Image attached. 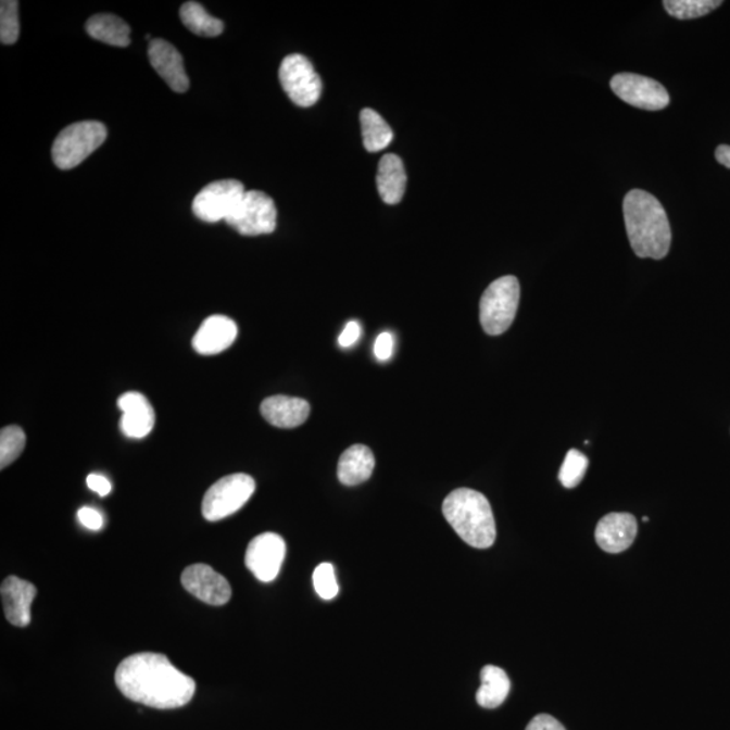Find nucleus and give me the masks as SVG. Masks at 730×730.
<instances>
[{
	"label": "nucleus",
	"mask_w": 730,
	"mask_h": 730,
	"mask_svg": "<svg viewBox=\"0 0 730 730\" xmlns=\"http://www.w3.org/2000/svg\"><path fill=\"white\" fill-rule=\"evenodd\" d=\"M375 357L379 362H389L392 353H394V336L390 331H383L375 340L374 345Z\"/></svg>",
	"instance_id": "30"
},
{
	"label": "nucleus",
	"mask_w": 730,
	"mask_h": 730,
	"mask_svg": "<svg viewBox=\"0 0 730 730\" xmlns=\"http://www.w3.org/2000/svg\"><path fill=\"white\" fill-rule=\"evenodd\" d=\"M88 489L98 492L101 496H106L112 492V483L106 477L99 474H90L87 477Z\"/></svg>",
	"instance_id": "34"
},
{
	"label": "nucleus",
	"mask_w": 730,
	"mask_h": 730,
	"mask_svg": "<svg viewBox=\"0 0 730 730\" xmlns=\"http://www.w3.org/2000/svg\"><path fill=\"white\" fill-rule=\"evenodd\" d=\"M625 228L633 252L641 259H665L671 248V226L663 204L643 190L624 199Z\"/></svg>",
	"instance_id": "2"
},
{
	"label": "nucleus",
	"mask_w": 730,
	"mask_h": 730,
	"mask_svg": "<svg viewBox=\"0 0 730 730\" xmlns=\"http://www.w3.org/2000/svg\"><path fill=\"white\" fill-rule=\"evenodd\" d=\"M149 61L163 80L167 83L171 90L175 92H186L190 88V79L186 74L185 63L181 54L173 43L156 38L149 43Z\"/></svg>",
	"instance_id": "14"
},
{
	"label": "nucleus",
	"mask_w": 730,
	"mask_h": 730,
	"mask_svg": "<svg viewBox=\"0 0 730 730\" xmlns=\"http://www.w3.org/2000/svg\"><path fill=\"white\" fill-rule=\"evenodd\" d=\"M3 608L5 618L14 627L25 628L32 621L30 607L37 595V589L27 580L9 577L3 580L2 589Z\"/></svg>",
	"instance_id": "17"
},
{
	"label": "nucleus",
	"mask_w": 730,
	"mask_h": 730,
	"mask_svg": "<svg viewBox=\"0 0 730 730\" xmlns=\"http://www.w3.org/2000/svg\"><path fill=\"white\" fill-rule=\"evenodd\" d=\"M286 543L281 536L263 533L248 545L246 564L260 582H273L280 572L286 557Z\"/></svg>",
	"instance_id": "11"
},
{
	"label": "nucleus",
	"mask_w": 730,
	"mask_h": 730,
	"mask_svg": "<svg viewBox=\"0 0 730 730\" xmlns=\"http://www.w3.org/2000/svg\"><path fill=\"white\" fill-rule=\"evenodd\" d=\"M115 683L126 698L160 710L186 706L197 689L193 679L167 656L149 652L126 657L115 672Z\"/></svg>",
	"instance_id": "1"
},
{
	"label": "nucleus",
	"mask_w": 730,
	"mask_h": 730,
	"mask_svg": "<svg viewBox=\"0 0 730 730\" xmlns=\"http://www.w3.org/2000/svg\"><path fill=\"white\" fill-rule=\"evenodd\" d=\"M86 30L93 40L108 46L126 48L130 46V26L113 14H97L87 21Z\"/></svg>",
	"instance_id": "21"
},
{
	"label": "nucleus",
	"mask_w": 730,
	"mask_h": 730,
	"mask_svg": "<svg viewBox=\"0 0 730 730\" xmlns=\"http://www.w3.org/2000/svg\"><path fill=\"white\" fill-rule=\"evenodd\" d=\"M407 176L405 165L397 154H386L380 160L376 185L387 204H397L405 196Z\"/></svg>",
	"instance_id": "20"
},
{
	"label": "nucleus",
	"mask_w": 730,
	"mask_h": 730,
	"mask_svg": "<svg viewBox=\"0 0 730 730\" xmlns=\"http://www.w3.org/2000/svg\"><path fill=\"white\" fill-rule=\"evenodd\" d=\"M611 87L621 101L633 108L659 112L669 104L666 87L651 77L618 74L613 77Z\"/></svg>",
	"instance_id": "10"
},
{
	"label": "nucleus",
	"mask_w": 730,
	"mask_h": 730,
	"mask_svg": "<svg viewBox=\"0 0 730 730\" xmlns=\"http://www.w3.org/2000/svg\"><path fill=\"white\" fill-rule=\"evenodd\" d=\"M77 517H79L83 527L90 530L102 529L104 524L102 514L93 507H81L79 513H77Z\"/></svg>",
	"instance_id": "31"
},
{
	"label": "nucleus",
	"mask_w": 730,
	"mask_h": 730,
	"mask_svg": "<svg viewBox=\"0 0 730 730\" xmlns=\"http://www.w3.org/2000/svg\"><path fill=\"white\" fill-rule=\"evenodd\" d=\"M638 530V519L632 514H607L596 525V544L607 553H621L633 544Z\"/></svg>",
	"instance_id": "16"
},
{
	"label": "nucleus",
	"mask_w": 730,
	"mask_h": 730,
	"mask_svg": "<svg viewBox=\"0 0 730 730\" xmlns=\"http://www.w3.org/2000/svg\"><path fill=\"white\" fill-rule=\"evenodd\" d=\"M25 431L20 426H8L0 431V468L9 467L24 452Z\"/></svg>",
	"instance_id": "26"
},
{
	"label": "nucleus",
	"mask_w": 730,
	"mask_h": 730,
	"mask_svg": "<svg viewBox=\"0 0 730 730\" xmlns=\"http://www.w3.org/2000/svg\"><path fill=\"white\" fill-rule=\"evenodd\" d=\"M519 295V281L516 276H502L492 281L480 300V324L487 335L500 336L511 328L516 318Z\"/></svg>",
	"instance_id": "5"
},
{
	"label": "nucleus",
	"mask_w": 730,
	"mask_h": 730,
	"mask_svg": "<svg viewBox=\"0 0 730 730\" xmlns=\"http://www.w3.org/2000/svg\"><path fill=\"white\" fill-rule=\"evenodd\" d=\"M363 142L368 152H379L390 146L392 130L380 114L370 109H364L361 114Z\"/></svg>",
	"instance_id": "24"
},
{
	"label": "nucleus",
	"mask_w": 730,
	"mask_h": 730,
	"mask_svg": "<svg viewBox=\"0 0 730 730\" xmlns=\"http://www.w3.org/2000/svg\"><path fill=\"white\" fill-rule=\"evenodd\" d=\"M589 458L584 453L578 450L568 451L564 458L558 479L566 489H574L582 482L586 471H588Z\"/></svg>",
	"instance_id": "27"
},
{
	"label": "nucleus",
	"mask_w": 730,
	"mask_h": 730,
	"mask_svg": "<svg viewBox=\"0 0 730 730\" xmlns=\"http://www.w3.org/2000/svg\"><path fill=\"white\" fill-rule=\"evenodd\" d=\"M108 138L106 126L97 121L76 122L53 142L52 158L60 169H72L97 151Z\"/></svg>",
	"instance_id": "4"
},
{
	"label": "nucleus",
	"mask_w": 730,
	"mask_h": 730,
	"mask_svg": "<svg viewBox=\"0 0 730 730\" xmlns=\"http://www.w3.org/2000/svg\"><path fill=\"white\" fill-rule=\"evenodd\" d=\"M278 210L273 198L262 191H247L226 224L241 236L269 235L276 229Z\"/></svg>",
	"instance_id": "7"
},
{
	"label": "nucleus",
	"mask_w": 730,
	"mask_h": 730,
	"mask_svg": "<svg viewBox=\"0 0 730 730\" xmlns=\"http://www.w3.org/2000/svg\"><path fill=\"white\" fill-rule=\"evenodd\" d=\"M716 159L718 163L723 165V167L730 168V147H718L716 151Z\"/></svg>",
	"instance_id": "35"
},
{
	"label": "nucleus",
	"mask_w": 730,
	"mask_h": 730,
	"mask_svg": "<svg viewBox=\"0 0 730 730\" xmlns=\"http://www.w3.org/2000/svg\"><path fill=\"white\" fill-rule=\"evenodd\" d=\"M527 730H566L555 717L550 715H539L529 722Z\"/></svg>",
	"instance_id": "33"
},
{
	"label": "nucleus",
	"mask_w": 730,
	"mask_h": 730,
	"mask_svg": "<svg viewBox=\"0 0 730 730\" xmlns=\"http://www.w3.org/2000/svg\"><path fill=\"white\" fill-rule=\"evenodd\" d=\"M643 521H644V523L650 521V518H649V517H644V518H643Z\"/></svg>",
	"instance_id": "36"
},
{
	"label": "nucleus",
	"mask_w": 730,
	"mask_h": 730,
	"mask_svg": "<svg viewBox=\"0 0 730 730\" xmlns=\"http://www.w3.org/2000/svg\"><path fill=\"white\" fill-rule=\"evenodd\" d=\"M362 336V325L357 320H350L339 337L341 348H351L356 344Z\"/></svg>",
	"instance_id": "32"
},
{
	"label": "nucleus",
	"mask_w": 730,
	"mask_h": 730,
	"mask_svg": "<svg viewBox=\"0 0 730 730\" xmlns=\"http://www.w3.org/2000/svg\"><path fill=\"white\" fill-rule=\"evenodd\" d=\"M310 411L307 401L287 395L269 397L260 406L265 421L281 429L297 428L306 423Z\"/></svg>",
	"instance_id": "18"
},
{
	"label": "nucleus",
	"mask_w": 730,
	"mask_h": 730,
	"mask_svg": "<svg viewBox=\"0 0 730 730\" xmlns=\"http://www.w3.org/2000/svg\"><path fill=\"white\" fill-rule=\"evenodd\" d=\"M314 589L320 599L330 601L339 594V583H337L335 567L330 563L319 564L313 574Z\"/></svg>",
	"instance_id": "29"
},
{
	"label": "nucleus",
	"mask_w": 730,
	"mask_h": 730,
	"mask_svg": "<svg viewBox=\"0 0 730 730\" xmlns=\"http://www.w3.org/2000/svg\"><path fill=\"white\" fill-rule=\"evenodd\" d=\"M180 20L188 30L201 37H217L224 33V22L210 15L198 2H186L180 8Z\"/></svg>",
	"instance_id": "23"
},
{
	"label": "nucleus",
	"mask_w": 730,
	"mask_h": 730,
	"mask_svg": "<svg viewBox=\"0 0 730 730\" xmlns=\"http://www.w3.org/2000/svg\"><path fill=\"white\" fill-rule=\"evenodd\" d=\"M239 328L226 315H212L203 320L192 339V348L199 355H218L235 344Z\"/></svg>",
	"instance_id": "13"
},
{
	"label": "nucleus",
	"mask_w": 730,
	"mask_h": 730,
	"mask_svg": "<svg viewBox=\"0 0 730 730\" xmlns=\"http://www.w3.org/2000/svg\"><path fill=\"white\" fill-rule=\"evenodd\" d=\"M181 584L188 593L207 605L223 606L231 599L228 580L206 564H193L186 568L181 575Z\"/></svg>",
	"instance_id": "12"
},
{
	"label": "nucleus",
	"mask_w": 730,
	"mask_h": 730,
	"mask_svg": "<svg viewBox=\"0 0 730 730\" xmlns=\"http://www.w3.org/2000/svg\"><path fill=\"white\" fill-rule=\"evenodd\" d=\"M667 13L678 20H695L720 8L721 0H666Z\"/></svg>",
	"instance_id": "25"
},
{
	"label": "nucleus",
	"mask_w": 730,
	"mask_h": 730,
	"mask_svg": "<svg viewBox=\"0 0 730 730\" xmlns=\"http://www.w3.org/2000/svg\"><path fill=\"white\" fill-rule=\"evenodd\" d=\"M246 187L235 179L210 182L202 188L192 202V212L199 219L207 224H217L228 219L241 199L246 196Z\"/></svg>",
	"instance_id": "9"
},
{
	"label": "nucleus",
	"mask_w": 730,
	"mask_h": 730,
	"mask_svg": "<svg viewBox=\"0 0 730 730\" xmlns=\"http://www.w3.org/2000/svg\"><path fill=\"white\" fill-rule=\"evenodd\" d=\"M279 79L287 96L300 108L313 106L323 92L319 75L302 54H290L281 61Z\"/></svg>",
	"instance_id": "8"
},
{
	"label": "nucleus",
	"mask_w": 730,
	"mask_h": 730,
	"mask_svg": "<svg viewBox=\"0 0 730 730\" xmlns=\"http://www.w3.org/2000/svg\"><path fill=\"white\" fill-rule=\"evenodd\" d=\"M256 491V482L247 474L228 475L214 483L203 498L202 513L207 521H221L240 511Z\"/></svg>",
	"instance_id": "6"
},
{
	"label": "nucleus",
	"mask_w": 730,
	"mask_h": 730,
	"mask_svg": "<svg viewBox=\"0 0 730 730\" xmlns=\"http://www.w3.org/2000/svg\"><path fill=\"white\" fill-rule=\"evenodd\" d=\"M442 513L464 543L487 550L495 543L496 527L489 500L471 489L452 491L442 503Z\"/></svg>",
	"instance_id": "3"
},
{
	"label": "nucleus",
	"mask_w": 730,
	"mask_h": 730,
	"mask_svg": "<svg viewBox=\"0 0 730 730\" xmlns=\"http://www.w3.org/2000/svg\"><path fill=\"white\" fill-rule=\"evenodd\" d=\"M118 407L122 412L121 430L129 439L140 440L151 433L156 414L151 402L141 392L130 391L121 395Z\"/></svg>",
	"instance_id": "15"
},
{
	"label": "nucleus",
	"mask_w": 730,
	"mask_h": 730,
	"mask_svg": "<svg viewBox=\"0 0 730 730\" xmlns=\"http://www.w3.org/2000/svg\"><path fill=\"white\" fill-rule=\"evenodd\" d=\"M480 685L477 702L484 709H496L507 698L511 691V679L502 668L486 666L480 672Z\"/></svg>",
	"instance_id": "22"
},
{
	"label": "nucleus",
	"mask_w": 730,
	"mask_h": 730,
	"mask_svg": "<svg viewBox=\"0 0 730 730\" xmlns=\"http://www.w3.org/2000/svg\"><path fill=\"white\" fill-rule=\"evenodd\" d=\"M375 469V456L367 445L356 444L342 453L337 477L342 484L357 486L370 478Z\"/></svg>",
	"instance_id": "19"
},
{
	"label": "nucleus",
	"mask_w": 730,
	"mask_h": 730,
	"mask_svg": "<svg viewBox=\"0 0 730 730\" xmlns=\"http://www.w3.org/2000/svg\"><path fill=\"white\" fill-rule=\"evenodd\" d=\"M18 2L15 0H3L0 3V41L5 46H11L18 41L20 18Z\"/></svg>",
	"instance_id": "28"
}]
</instances>
